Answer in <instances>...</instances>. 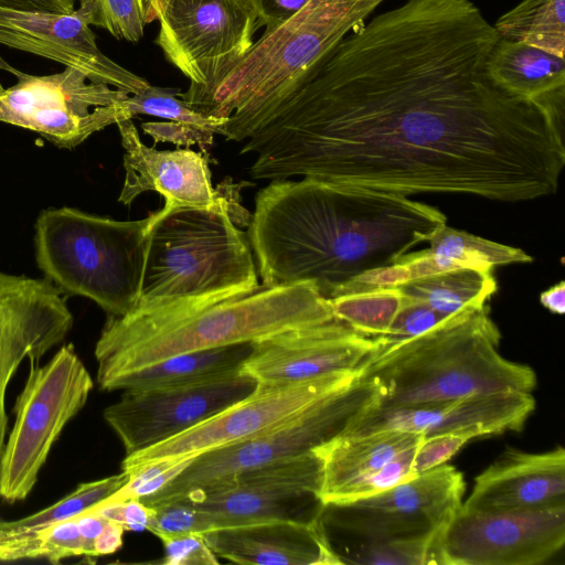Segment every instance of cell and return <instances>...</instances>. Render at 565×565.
I'll use <instances>...</instances> for the list:
<instances>
[{
  "label": "cell",
  "mask_w": 565,
  "mask_h": 565,
  "mask_svg": "<svg viewBox=\"0 0 565 565\" xmlns=\"http://www.w3.org/2000/svg\"><path fill=\"white\" fill-rule=\"evenodd\" d=\"M499 39L470 0H407L344 36L245 141L260 180L313 178L403 195L554 194L563 122L487 74Z\"/></svg>",
  "instance_id": "obj_1"
},
{
  "label": "cell",
  "mask_w": 565,
  "mask_h": 565,
  "mask_svg": "<svg viewBox=\"0 0 565 565\" xmlns=\"http://www.w3.org/2000/svg\"><path fill=\"white\" fill-rule=\"evenodd\" d=\"M446 220L407 195L284 179L257 192L246 233L262 285L312 281L330 299L356 275L427 242Z\"/></svg>",
  "instance_id": "obj_2"
},
{
  "label": "cell",
  "mask_w": 565,
  "mask_h": 565,
  "mask_svg": "<svg viewBox=\"0 0 565 565\" xmlns=\"http://www.w3.org/2000/svg\"><path fill=\"white\" fill-rule=\"evenodd\" d=\"M334 319L312 281L273 287L221 301L108 316L95 347L104 391L122 375L173 355L255 342L290 329Z\"/></svg>",
  "instance_id": "obj_3"
},
{
  "label": "cell",
  "mask_w": 565,
  "mask_h": 565,
  "mask_svg": "<svg viewBox=\"0 0 565 565\" xmlns=\"http://www.w3.org/2000/svg\"><path fill=\"white\" fill-rule=\"evenodd\" d=\"M374 348L360 367L373 382V406L411 407L472 395L532 393L534 370L499 352L501 333L487 306L466 308L426 332Z\"/></svg>",
  "instance_id": "obj_4"
},
{
  "label": "cell",
  "mask_w": 565,
  "mask_h": 565,
  "mask_svg": "<svg viewBox=\"0 0 565 565\" xmlns=\"http://www.w3.org/2000/svg\"><path fill=\"white\" fill-rule=\"evenodd\" d=\"M218 185L214 206L150 214L141 292L130 313L221 301L260 286L247 233L237 227L252 216L239 204L242 183Z\"/></svg>",
  "instance_id": "obj_5"
},
{
  "label": "cell",
  "mask_w": 565,
  "mask_h": 565,
  "mask_svg": "<svg viewBox=\"0 0 565 565\" xmlns=\"http://www.w3.org/2000/svg\"><path fill=\"white\" fill-rule=\"evenodd\" d=\"M382 1L310 0L284 23L265 30L194 110L225 119L218 135L226 140H246Z\"/></svg>",
  "instance_id": "obj_6"
},
{
  "label": "cell",
  "mask_w": 565,
  "mask_h": 565,
  "mask_svg": "<svg viewBox=\"0 0 565 565\" xmlns=\"http://www.w3.org/2000/svg\"><path fill=\"white\" fill-rule=\"evenodd\" d=\"M150 215L116 221L61 207L35 225L39 267L61 290L94 300L108 316L130 313L140 297Z\"/></svg>",
  "instance_id": "obj_7"
},
{
  "label": "cell",
  "mask_w": 565,
  "mask_h": 565,
  "mask_svg": "<svg viewBox=\"0 0 565 565\" xmlns=\"http://www.w3.org/2000/svg\"><path fill=\"white\" fill-rule=\"evenodd\" d=\"M374 397L373 382L359 375L252 437L198 455L162 489L140 500L149 507L181 501L238 473L312 451L339 435Z\"/></svg>",
  "instance_id": "obj_8"
},
{
  "label": "cell",
  "mask_w": 565,
  "mask_h": 565,
  "mask_svg": "<svg viewBox=\"0 0 565 565\" xmlns=\"http://www.w3.org/2000/svg\"><path fill=\"white\" fill-rule=\"evenodd\" d=\"M146 20L159 21L154 42L190 79L179 97L193 109L246 55L260 28L250 0H147Z\"/></svg>",
  "instance_id": "obj_9"
},
{
  "label": "cell",
  "mask_w": 565,
  "mask_h": 565,
  "mask_svg": "<svg viewBox=\"0 0 565 565\" xmlns=\"http://www.w3.org/2000/svg\"><path fill=\"white\" fill-rule=\"evenodd\" d=\"M14 405V424L0 461V498L24 500L65 425L84 407L94 382L72 344L42 366L32 362Z\"/></svg>",
  "instance_id": "obj_10"
},
{
  "label": "cell",
  "mask_w": 565,
  "mask_h": 565,
  "mask_svg": "<svg viewBox=\"0 0 565 565\" xmlns=\"http://www.w3.org/2000/svg\"><path fill=\"white\" fill-rule=\"evenodd\" d=\"M0 68L18 78L10 87L0 84V121L33 130L57 147L74 148L94 132L125 120L120 103L129 94L90 82L76 68L31 75L1 57Z\"/></svg>",
  "instance_id": "obj_11"
},
{
  "label": "cell",
  "mask_w": 565,
  "mask_h": 565,
  "mask_svg": "<svg viewBox=\"0 0 565 565\" xmlns=\"http://www.w3.org/2000/svg\"><path fill=\"white\" fill-rule=\"evenodd\" d=\"M565 543V503L532 509L460 507L441 529L437 565H537Z\"/></svg>",
  "instance_id": "obj_12"
},
{
  "label": "cell",
  "mask_w": 565,
  "mask_h": 565,
  "mask_svg": "<svg viewBox=\"0 0 565 565\" xmlns=\"http://www.w3.org/2000/svg\"><path fill=\"white\" fill-rule=\"evenodd\" d=\"M321 479V461L312 450L238 473L184 500L210 512L215 530L266 522L311 524L324 508Z\"/></svg>",
  "instance_id": "obj_13"
},
{
  "label": "cell",
  "mask_w": 565,
  "mask_h": 565,
  "mask_svg": "<svg viewBox=\"0 0 565 565\" xmlns=\"http://www.w3.org/2000/svg\"><path fill=\"white\" fill-rule=\"evenodd\" d=\"M465 491L462 473L444 463L381 493L326 507L333 525L358 539L356 546L440 532Z\"/></svg>",
  "instance_id": "obj_14"
},
{
  "label": "cell",
  "mask_w": 565,
  "mask_h": 565,
  "mask_svg": "<svg viewBox=\"0 0 565 565\" xmlns=\"http://www.w3.org/2000/svg\"><path fill=\"white\" fill-rule=\"evenodd\" d=\"M359 375L360 370L297 383H257L249 395L215 416L170 439L125 456L121 468L125 471L158 459L198 456L244 440L349 385Z\"/></svg>",
  "instance_id": "obj_15"
},
{
  "label": "cell",
  "mask_w": 565,
  "mask_h": 565,
  "mask_svg": "<svg viewBox=\"0 0 565 565\" xmlns=\"http://www.w3.org/2000/svg\"><path fill=\"white\" fill-rule=\"evenodd\" d=\"M257 382L244 373L185 386L125 390L103 412L126 456L147 449L215 416L249 395Z\"/></svg>",
  "instance_id": "obj_16"
},
{
  "label": "cell",
  "mask_w": 565,
  "mask_h": 565,
  "mask_svg": "<svg viewBox=\"0 0 565 565\" xmlns=\"http://www.w3.org/2000/svg\"><path fill=\"white\" fill-rule=\"evenodd\" d=\"M422 433L383 429L339 434L313 451L322 468L319 499L340 505L386 491L414 476V454Z\"/></svg>",
  "instance_id": "obj_17"
},
{
  "label": "cell",
  "mask_w": 565,
  "mask_h": 565,
  "mask_svg": "<svg viewBox=\"0 0 565 565\" xmlns=\"http://www.w3.org/2000/svg\"><path fill=\"white\" fill-rule=\"evenodd\" d=\"M73 324L62 290L51 280L0 273V461L8 417V384L24 359L38 362Z\"/></svg>",
  "instance_id": "obj_18"
},
{
  "label": "cell",
  "mask_w": 565,
  "mask_h": 565,
  "mask_svg": "<svg viewBox=\"0 0 565 565\" xmlns=\"http://www.w3.org/2000/svg\"><path fill=\"white\" fill-rule=\"evenodd\" d=\"M373 348L372 337L334 318L253 342L241 372L262 384L303 382L359 371Z\"/></svg>",
  "instance_id": "obj_19"
},
{
  "label": "cell",
  "mask_w": 565,
  "mask_h": 565,
  "mask_svg": "<svg viewBox=\"0 0 565 565\" xmlns=\"http://www.w3.org/2000/svg\"><path fill=\"white\" fill-rule=\"evenodd\" d=\"M0 44L32 53L84 73L90 82L138 94L150 84L107 57L85 13L0 7Z\"/></svg>",
  "instance_id": "obj_20"
},
{
  "label": "cell",
  "mask_w": 565,
  "mask_h": 565,
  "mask_svg": "<svg viewBox=\"0 0 565 565\" xmlns=\"http://www.w3.org/2000/svg\"><path fill=\"white\" fill-rule=\"evenodd\" d=\"M372 403L340 434L398 429L425 436L468 433L479 438L521 430L535 408L532 393L522 392L472 395L411 407L387 408Z\"/></svg>",
  "instance_id": "obj_21"
},
{
  "label": "cell",
  "mask_w": 565,
  "mask_h": 565,
  "mask_svg": "<svg viewBox=\"0 0 565 565\" xmlns=\"http://www.w3.org/2000/svg\"><path fill=\"white\" fill-rule=\"evenodd\" d=\"M118 126L125 149V182L119 202L130 205L142 192L156 191L164 199L159 213L178 207L214 206L221 189H213L209 154L190 148L157 150L146 146L131 119Z\"/></svg>",
  "instance_id": "obj_22"
},
{
  "label": "cell",
  "mask_w": 565,
  "mask_h": 565,
  "mask_svg": "<svg viewBox=\"0 0 565 565\" xmlns=\"http://www.w3.org/2000/svg\"><path fill=\"white\" fill-rule=\"evenodd\" d=\"M565 503V450L503 451L476 479L469 510L532 509Z\"/></svg>",
  "instance_id": "obj_23"
},
{
  "label": "cell",
  "mask_w": 565,
  "mask_h": 565,
  "mask_svg": "<svg viewBox=\"0 0 565 565\" xmlns=\"http://www.w3.org/2000/svg\"><path fill=\"white\" fill-rule=\"evenodd\" d=\"M202 535L217 557L237 564H341L321 519L311 524L266 522L223 527Z\"/></svg>",
  "instance_id": "obj_24"
},
{
  "label": "cell",
  "mask_w": 565,
  "mask_h": 565,
  "mask_svg": "<svg viewBox=\"0 0 565 565\" xmlns=\"http://www.w3.org/2000/svg\"><path fill=\"white\" fill-rule=\"evenodd\" d=\"M253 342L173 355L117 379L109 391L185 386L241 373Z\"/></svg>",
  "instance_id": "obj_25"
},
{
  "label": "cell",
  "mask_w": 565,
  "mask_h": 565,
  "mask_svg": "<svg viewBox=\"0 0 565 565\" xmlns=\"http://www.w3.org/2000/svg\"><path fill=\"white\" fill-rule=\"evenodd\" d=\"M486 71L504 90L527 99L565 86L564 56L500 36L487 57Z\"/></svg>",
  "instance_id": "obj_26"
},
{
  "label": "cell",
  "mask_w": 565,
  "mask_h": 565,
  "mask_svg": "<svg viewBox=\"0 0 565 565\" xmlns=\"http://www.w3.org/2000/svg\"><path fill=\"white\" fill-rule=\"evenodd\" d=\"M493 269L460 267L418 278L398 288L404 297L448 317L487 305L498 289Z\"/></svg>",
  "instance_id": "obj_27"
},
{
  "label": "cell",
  "mask_w": 565,
  "mask_h": 565,
  "mask_svg": "<svg viewBox=\"0 0 565 565\" xmlns=\"http://www.w3.org/2000/svg\"><path fill=\"white\" fill-rule=\"evenodd\" d=\"M493 26L502 39L564 56L565 0H522Z\"/></svg>",
  "instance_id": "obj_28"
},
{
  "label": "cell",
  "mask_w": 565,
  "mask_h": 565,
  "mask_svg": "<svg viewBox=\"0 0 565 565\" xmlns=\"http://www.w3.org/2000/svg\"><path fill=\"white\" fill-rule=\"evenodd\" d=\"M429 250L458 267L493 269L495 266L533 260L524 250L486 239L471 233L440 225L430 234Z\"/></svg>",
  "instance_id": "obj_29"
},
{
  "label": "cell",
  "mask_w": 565,
  "mask_h": 565,
  "mask_svg": "<svg viewBox=\"0 0 565 565\" xmlns=\"http://www.w3.org/2000/svg\"><path fill=\"white\" fill-rule=\"evenodd\" d=\"M0 561L45 558L57 564L83 556L82 539L75 518L49 526L0 534Z\"/></svg>",
  "instance_id": "obj_30"
},
{
  "label": "cell",
  "mask_w": 565,
  "mask_h": 565,
  "mask_svg": "<svg viewBox=\"0 0 565 565\" xmlns=\"http://www.w3.org/2000/svg\"><path fill=\"white\" fill-rule=\"evenodd\" d=\"M333 317L354 331L367 335L385 334L404 303L398 287H383L329 299Z\"/></svg>",
  "instance_id": "obj_31"
},
{
  "label": "cell",
  "mask_w": 565,
  "mask_h": 565,
  "mask_svg": "<svg viewBox=\"0 0 565 565\" xmlns=\"http://www.w3.org/2000/svg\"><path fill=\"white\" fill-rule=\"evenodd\" d=\"M127 481L128 475L121 471L118 475L81 483L66 497L43 510L19 520H0V534L44 527L73 519L107 500Z\"/></svg>",
  "instance_id": "obj_32"
},
{
  "label": "cell",
  "mask_w": 565,
  "mask_h": 565,
  "mask_svg": "<svg viewBox=\"0 0 565 565\" xmlns=\"http://www.w3.org/2000/svg\"><path fill=\"white\" fill-rule=\"evenodd\" d=\"M180 94L179 88L149 85L142 92L128 96L120 103V107L125 119H132L138 115H149L169 121L201 127L218 135L226 120L207 117L195 111L179 97Z\"/></svg>",
  "instance_id": "obj_33"
},
{
  "label": "cell",
  "mask_w": 565,
  "mask_h": 565,
  "mask_svg": "<svg viewBox=\"0 0 565 565\" xmlns=\"http://www.w3.org/2000/svg\"><path fill=\"white\" fill-rule=\"evenodd\" d=\"M439 534L440 532H437L416 537L356 545L342 557V564L437 565Z\"/></svg>",
  "instance_id": "obj_34"
},
{
  "label": "cell",
  "mask_w": 565,
  "mask_h": 565,
  "mask_svg": "<svg viewBox=\"0 0 565 565\" xmlns=\"http://www.w3.org/2000/svg\"><path fill=\"white\" fill-rule=\"evenodd\" d=\"M147 0H79L88 24L118 40L138 42L145 32Z\"/></svg>",
  "instance_id": "obj_35"
},
{
  "label": "cell",
  "mask_w": 565,
  "mask_h": 565,
  "mask_svg": "<svg viewBox=\"0 0 565 565\" xmlns=\"http://www.w3.org/2000/svg\"><path fill=\"white\" fill-rule=\"evenodd\" d=\"M153 513L147 531L158 534H204L216 529L214 516L186 500L151 507Z\"/></svg>",
  "instance_id": "obj_36"
},
{
  "label": "cell",
  "mask_w": 565,
  "mask_h": 565,
  "mask_svg": "<svg viewBox=\"0 0 565 565\" xmlns=\"http://www.w3.org/2000/svg\"><path fill=\"white\" fill-rule=\"evenodd\" d=\"M445 318L427 305L404 297V303L388 331L375 337V340L385 344L404 341L426 332Z\"/></svg>",
  "instance_id": "obj_37"
},
{
  "label": "cell",
  "mask_w": 565,
  "mask_h": 565,
  "mask_svg": "<svg viewBox=\"0 0 565 565\" xmlns=\"http://www.w3.org/2000/svg\"><path fill=\"white\" fill-rule=\"evenodd\" d=\"M163 545L166 565H216L217 556L206 544L202 534H158Z\"/></svg>",
  "instance_id": "obj_38"
},
{
  "label": "cell",
  "mask_w": 565,
  "mask_h": 565,
  "mask_svg": "<svg viewBox=\"0 0 565 565\" xmlns=\"http://www.w3.org/2000/svg\"><path fill=\"white\" fill-rule=\"evenodd\" d=\"M473 438L468 433H439L425 436L414 454L413 473L418 475L446 463Z\"/></svg>",
  "instance_id": "obj_39"
},
{
  "label": "cell",
  "mask_w": 565,
  "mask_h": 565,
  "mask_svg": "<svg viewBox=\"0 0 565 565\" xmlns=\"http://www.w3.org/2000/svg\"><path fill=\"white\" fill-rule=\"evenodd\" d=\"M141 128L154 143L172 142L177 147L185 146L186 148L199 146L203 153H207V148L213 145L215 135L209 129L174 121H148L143 122Z\"/></svg>",
  "instance_id": "obj_40"
},
{
  "label": "cell",
  "mask_w": 565,
  "mask_h": 565,
  "mask_svg": "<svg viewBox=\"0 0 565 565\" xmlns=\"http://www.w3.org/2000/svg\"><path fill=\"white\" fill-rule=\"evenodd\" d=\"M90 510L96 511L106 520L121 524L125 531L140 532L148 529L153 508L140 499H127L118 502H103Z\"/></svg>",
  "instance_id": "obj_41"
},
{
  "label": "cell",
  "mask_w": 565,
  "mask_h": 565,
  "mask_svg": "<svg viewBox=\"0 0 565 565\" xmlns=\"http://www.w3.org/2000/svg\"><path fill=\"white\" fill-rule=\"evenodd\" d=\"M260 26L271 30L295 15L310 0H250Z\"/></svg>",
  "instance_id": "obj_42"
},
{
  "label": "cell",
  "mask_w": 565,
  "mask_h": 565,
  "mask_svg": "<svg viewBox=\"0 0 565 565\" xmlns=\"http://www.w3.org/2000/svg\"><path fill=\"white\" fill-rule=\"evenodd\" d=\"M75 520L82 539L83 556L88 558L95 557L94 541L107 520L93 510L85 511L75 516Z\"/></svg>",
  "instance_id": "obj_43"
},
{
  "label": "cell",
  "mask_w": 565,
  "mask_h": 565,
  "mask_svg": "<svg viewBox=\"0 0 565 565\" xmlns=\"http://www.w3.org/2000/svg\"><path fill=\"white\" fill-rule=\"evenodd\" d=\"M124 532L121 524L107 520L94 541L95 557L117 552L122 545Z\"/></svg>",
  "instance_id": "obj_44"
},
{
  "label": "cell",
  "mask_w": 565,
  "mask_h": 565,
  "mask_svg": "<svg viewBox=\"0 0 565 565\" xmlns=\"http://www.w3.org/2000/svg\"><path fill=\"white\" fill-rule=\"evenodd\" d=\"M75 2L76 0H0V7L70 13L75 10Z\"/></svg>",
  "instance_id": "obj_45"
},
{
  "label": "cell",
  "mask_w": 565,
  "mask_h": 565,
  "mask_svg": "<svg viewBox=\"0 0 565 565\" xmlns=\"http://www.w3.org/2000/svg\"><path fill=\"white\" fill-rule=\"evenodd\" d=\"M540 302L552 313L563 315L565 311V282L562 280L541 292Z\"/></svg>",
  "instance_id": "obj_46"
},
{
  "label": "cell",
  "mask_w": 565,
  "mask_h": 565,
  "mask_svg": "<svg viewBox=\"0 0 565 565\" xmlns=\"http://www.w3.org/2000/svg\"><path fill=\"white\" fill-rule=\"evenodd\" d=\"M0 548H1V545H0Z\"/></svg>",
  "instance_id": "obj_47"
}]
</instances>
